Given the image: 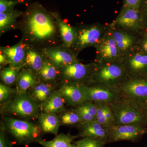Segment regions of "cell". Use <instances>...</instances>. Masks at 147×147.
I'll use <instances>...</instances> for the list:
<instances>
[{"label":"cell","instance_id":"836d02e7","mask_svg":"<svg viewBox=\"0 0 147 147\" xmlns=\"http://www.w3.org/2000/svg\"><path fill=\"white\" fill-rule=\"evenodd\" d=\"M142 0H124V7L139 9Z\"/></svg>","mask_w":147,"mask_h":147},{"label":"cell","instance_id":"7a4b0ae2","mask_svg":"<svg viewBox=\"0 0 147 147\" xmlns=\"http://www.w3.org/2000/svg\"><path fill=\"white\" fill-rule=\"evenodd\" d=\"M110 105L115 117L116 125L147 126V113L144 104L122 96Z\"/></svg>","mask_w":147,"mask_h":147},{"label":"cell","instance_id":"d6986e66","mask_svg":"<svg viewBox=\"0 0 147 147\" xmlns=\"http://www.w3.org/2000/svg\"><path fill=\"white\" fill-rule=\"evenodd\" d=\"M36 74L28 68L23 67L18 74L16 82L17 94L26 92L37 82Z\"/></svg>","mask_w":147,"mask_h":147},{"label":"cell","instance_id":"d6a6232c","mask_svg":"<svg viewBox=\"0 0 147 147\" xmlns=\"http://www.w3.org/2000/svg\"><path fill=\"white\" fill-rule=\"evenodd\" d=\"M12 90L8 86L1 83L0 84V101L1 103L4 102L10 97Z\"/></svg>","mask_w":147,"mask_h":147},{"label":"cell","instance_id":"cb8c5ba5","mask_svg":"<svg viewBox=\"0 0 147 147\" xmlns=\"http://www.w3.org/2000/svg\"><path fill=\"white\" fill-rule=\"evenodd\" d=\"M64 100L59 91H55L45 102L41 104L43 113L56 114L65 110Z\"/></svg>","mask_w":147,"mask_h":147},{"label":"cell","instance_id":"ab89813d","mask_svg":"<svg viewBox=\"0 0 147 147\" xmlns=\"http://www.w3.org/2000/svg\"><path fill=\"white\" fill-rule=\"evenodd\" d=\"M72 147H78L75 144H73V146Z\"/></svg>","mask_w":147,"mask_h":147},{"label":"cell","instance_id":"2e32d148","mask_svg":"<svg viewBox=\"0 0 147 147\" xmlns=\"http://www.w3.org/2000/svg\"><path fill=\"white\" fill-rule=\"evenodd\" d=\"M55 16L63 45L70 49L73 45L76 36V30L66 23L58 12H53Z\"/></svg>","mask_w":147,"mask_h":147},{"label":"cell","instance_id":"e0dca14e","mask_svg":"<svg viewBox=\"0 0 147 147\" xmlns=\"http://www.w3.org/2000/svg\"><path fill=\"white\" fill-rule=\"evenodd\" d=\"M102 63L118 62L119 50L112 36H108L101 42L99 48Z\"/></svg>","mask_w":147,"mask_h":147},{"label":"cell","instance_id":"60d3db41","mask_svg":"<svg viewBox=\"0 0 147 147\" xmlns=\"http://www.w3.org/2000/svg\"></svg>","mask_w":147,"mask_h":147},{"label":"cell","instance_id":"9c48e42d","mask_svg":"<svg viewBox=\"0 0 147 147\" xmlns=\"http://www.w3.org/2000/svg\"><path fill=\"white\" fill-rule=\"evenodd\" d=\"M146 133V126L138 125H115L110 128L109 141L134 142Z\"/></svg>","mask_w":147,"mask_h":147},{"label":"cell","instance_id":"e575fe53","mask_svg":"<svg viewBox=\"0 0 147 147\" xmlns=\"http://www.w3.org/2000/svg\"><path fill=\"white\" fill-rule=\"evenodd\" d=\"M0 147H7L5 135L3 130L0 132Z\"/></svg>","mask_w":147,"mask_h":147},{"label":"cell","instance_id":"5bb4252c","mask_svg":"<svg viewBox=\"0 0 147 147\" xmlns=\"http://www.w3.org/2000/svg\"><path fill=\"white\" fill-rule=\"evenodd\" d=\"M100 35L101 32L97 27L91 26L82 29L76 33V39L72 46L74 45L76 49L82 50L96 43Z\"/></svg>","mask_w":147,"mask_h":147},{"label":"cell","instance_id":"4fadbf2b","mask_svg":"<svg viewBox=\"0 0 147 147\" xmlns=\"http://www.w3.org/2000/svg\"><path fill=\"white\" fill-rule=\"evenodd\" d=\"M77 127L80 137L98 139L106 142L109 141L110 128L103 126L96 120L84 122Z\"/></svg>","mask_w":147,"mask_h":147},{"label":"cell","instance_id":"6da1fadb","mask_svg":"<svg viewBox=\"0 0 147 147\" xmlns=\"http://www.w3.org/2000/svg\"><path fill=\"white\" fill-rule=\"evenodd\" d=\"M18 23L21 39L29 46L42 50L61 42L53 12L37 3L29 5Z\"/></svg>","mask_w":147,"mask_h":147},{"label":"cell","instance_id":"7402d4cb","mask_svg":"<svg viewBox=\"0 0 147 147\" xmlns=\"http://www.w3.org/2000/svg\"><path fill=\"white\" fill-rule=\"evenodd\" d=\"M139 18L140 12L139 9L124 7L117 18L116 23L124 28H133L139 23Z\"/></svg>","mask_w":147,"mask_h":147},{"label":"cell","instance_id":"7c38bea8","mask_svg":"<svg viewBox=\"0 0 147 147\" xmlns=\"http://www.w3.org/2000/svg\"><path fill=\"white\" fill-rule=\"evenodd\" d=\"M29 46L22 39L16 45L1 47V53L5 55L8 64L13 67H24L27 50Z\"/></svg>","mask_w":147,"mask_h":147},{"label":"cell","instance_id":"9a60e30c","mask_svg":"<svg viewBox=\"0 0 147 147\" xmlns=\"http://www.w3.org/2000/svg\"><path fill=\"white\" fill-rule=\"evenodd\" d=\"M122 65L128 76L140 77L147 70V55L137 53Z\"/></svg>","mask_w":147,"mask_h":147},{"label":"cell","instance_id":"d4e9b609","mask_svg":"<svg viewBox=\"0 0 147 147\" xmlns=\"http://www.w3.org/2000/svg\"><path fill=\"white\" fill-rule=\"evenodd\" d=\"M36 75L40 82L53 83L60 77V70L45 57L42 67Z\"/></svg>","mask_w":147,"mask_h":147},{"label":"cell","instance_id":"ba28073f","mask_svg":"<svg viewBox=\"0 0 147 147\" xmlns=\"http://www.w3.org/2000/svg\"><path fill=\"white\" fill-rule=\"evenodd\" d=\"M122 96L140 103L147 101V80L127 76L118 85Z\"/></svg>","mask_w":147,"mask_h":147},{"label":"cell","instance_id":"277c9868","mask_svg":"<svg viewBox=\"0 0 147 147\" xmlns=\"http://www.w3.org/2000/svg\"><path fill=\"white\" fill-rule=\"evenodd\" d=\"M39 108L37 103L27 92L17 94L13 100L7 102L4 106L6 113L25 119L38 117Z\"/></svg>","mask_w":147,"mask_h":147},{"label":"cell","instance_id":"5b68a950","mask_svg":"<svg viewBox=\"0 0 147 147\" xmlns=\"http://www.w3.org/2000/svg\"><path fill=\"white\" fill-rule=\"evenodd\" d=\"M6 128L14 138L21 143H29L39 137L40 127L30 122L6 117L4 120Z\"/></svg>","mask_w":147,"mask_h":147},{"label":"cell","instance_id":"83f0119b","mask_svg":"<svg viewBox=\"0 0 147 147\" xmlns=\"http://www.w3.org/2000/svg\"><path fill=\"white\" fill-rule=\"evenodd\" d=\"M24 67H13L9 66L1 71V79L5 85L10 86L16 82L19 71Z\"/></svg>","mask_w":147,"mask_h":147},{"label":"cell","instance_id":"3957f363","mask_svg":"<svg viewBox=\"0 0 147 147\" xmlns=\"http://www.w3.org/2000/svg\"><path fill=\"white\" fill-rule=\"evenodd\" d=\"M128 76L122 64L102 63L96 64L90 84H101L117 86Z\"/></svg>","mask_w":147,"mask_h":147},{"label":"cell","instance_id":"4316f807","mask_svg":"<svg viewBox=\"0 0 147 147\" xmlns=\"http://www.w3.org/2000/svg\"><path fill=\"white\" fill-rule=\"evenodd\" d=\"M75 138L69 134H61L57 135L53 140L49 141L40 140L38 143L43 147H72V142Z\"/></svg>","mask_w":147,"mask_h":147},{"label":"cell","instance_id":"f546056e","mask_svg":"<svg viewBox=\"0 0 147 147\" xmlns=\"http://www.w3.org/2000/svg\"><path fill=\"white\" fill-rule=\"evenodd\" d=\"M61 123L64 125L78 126L83 122L81 116L74 110L73 111L65 112L59 118Z\"/></svg>","mask_w":147,"mask_h":147},{"label":"cell","instance_id":"8992f818","mask_svg":"<svg viewBox=\"0 0 147 147\" xmlns=\"http://www.w3.org/2000/svg\"><path fill=\"white\" fill-rule=\"evenodd\" d=\"M95 64H84L79 62L60 69V78L63 83L87 84L89 83Z\"/></svg>","mask_w":147,"mask_h":147},{"label":"cell","instance_id":"8d00e7d4","mask_svg":"<svg viewBox=\"0 0 147 147\" xmlns=\"http://www.w3.org/2000/svg\"><path fill=\"white\" fill-rule=\"evenodd\" d=\"M143 48L146 52H147V39L145 40L143 44Z\"/></svg>","mask_w":147,"mask_h":147},{"label":"cell","instance_id":"4dcf8cb0","mask_svg":"<svg viewBox=\"0 0 147 147\" xmlns=\"http://www.w3.org/2000/svg\"><path fill=\"white\" fill-rule=\"evenodd\" d=\"M106 142L90 138H84L78 140L74 144L78 147H103Z\"/></svg>","mask_w":147,"mask_h":147},{"label":"cell","instance_id":"1f68e13d","mask_svg":"<svg viewBox=\"0 0 147 147\" xmlns=\"http://www.w3.org/2000/svg\"><path fill=\"white\" fill-rule=\"evenodd\" d=\"M28 0H0V13L14 9L15 6L25 3Z\"/></svg>","mask_w":147,"mask_h":147},{"label":"cell","instance_id":"f1b7e54d","mask_svg":"<svg viewBox=\"0 0 147 147\" xmlns=\"http://www.w3.org/2000/svg\"><path fill=\"white\" fill-rule=\"evenodd\" d=\"M113 36L119 51H126L131 47L133 44L132 38L121 32H115Z\"/></svg>","mask_w":147,"mask_h":147},{"label":"cell","instance_id":"8fae6325","mask_svg":"<svg viewBox=\"0 0 147 147\" xmlns=\"http://www.w3.org/2000/svg\"><path fill=\"white\" fill-rule=\"evenodd\" d=\"M67 105L76 107L87 101L84 84L63 83L58 90Z\"/></svg>","mask_w":147,"mask_h":147},{"label":"cell","instance_id":"ac0fdd59","mask_svg":"<svg viewBox=\"0 0 147 147\" xmlns=\"http://www.w3.org/2000/svg\"><path fill=\"white\" fill-rule=\"evenodd\" d=\"M54 89L53 83L39 81L30 89L29 94L37 103L40 102L42 104L53 94L55 91Z\"/></svg>","mask_w":147,"mask_h":147},{"label":"cell","instance_id":"603a6c76","mask_svg":"<svg viewBox=\"0 0 147 147\" xmlns=\"http://www.w3.org/2000/svg\"><path fill=\"white\" fill-rule=\"evenodd\" d=\"M24 11L14 9L5 13H0L1 36L9 31L17 28V19L21 17Z\"/></svg>","mask_w":147,"mask_h":147},{"label":"cell","instance_id":"484cf974","mask_svg":"<svg viewBox=\"0 0 147 147\" xmlns=\"http://www.w3.org/2000/svg\"><path fill=\"white\" fill-rule=\"evenodd\" d=\"M74 110L79 113L83 122L96 120L97 107L94 102L86 101L76 107Z\"/></svg>","mask_w":147,"mask_h":147},{"label":"cell","instance_id":"74e56055","mask_svg":"<svg viewBox=\"0 0 147 147\" xmlns=\"http://www.w3.org/2000/svg\"><path fill=\"white\" fill-rule=\"evenodd\" d=\"M144 107L145 110H146V112L147 113V101L144 103Z\"/></svg>","mask_w":147,"mask_h":147},{"label":"cell","instance_id":"30bf717a","mask_svg":"<svg viewBox=\"0 0 147 147\" xmlns=\"http://www.w3.org/2000/svg\"><path fill=\"white\" fill-rule=\"evenodd\" d=\"M69 50L61 44L46 47L41 50L46 58L60 69L79 62L76 56Z\"/></svg>","mask_w":147,"mask_h":147},{"label":"cell","instance_id":"52a82bcc","mask_svg":"<svg viewBox=\"0 0 147 147\" xmlns=\"http://www.w3.org/2000/svg\"><path fill=\"white\" fill-rule=\"evenodd\" d=\"M87 101L110 104L122 97L117 86L101 84H84Z\"/></svg>","mask_w":147,"mask_h":147},{"label":"cell","instance_id":"d590c367","mask_svg":"<svg viewBox=\"0 0 147 147\" xmlns=\"http://www.w3.org/2000/svg\"><path fill=\"white\" fill-rule=\"evenodd\" d=\"M0 64L1 66L8 64V61L6 57L4 54L2 53H1L0 54Z\"/></svg>","mask_w":147,"mask_h":147},{"label":"cell","instance_id":"ffe728a7","mask_svg":"<svg viewBox=\"0 0 147 147\" xmlns=\"http://www.w3.org/2000/svg\"><path fill=\"white\" fill-rule=\"evenodd\" d=\"M38 118V125L42 131L55 135L58 134L61 122L56 114L42 112Z\"/></svg>","mask_w":147,"mask_h":147},{"label":"cell","instance_id":"44dd1931","mask_svg":"<svg viewBox=\"0 0 147 147\" xmlns=\"http://www.w3.org/2000/svg\"><path fill=\"white\" fill-rule=\"evenodd\" d=\"M45 58L42 50L29 46L27 51L24 67L36 74L42 67Z\"/></svg>","mask_w":147,"mask_h":147},{"label":"cell","instance_id":"f35d334b","mask_svg":"<svg viewBox=\"0 0 147 147\" xmlns=\"http://www.w3.org/2000/svg\"><path fill=\"white\" fill-rule=\"evenodd\" d=\"M145 3H146V6L147 9V0H145Z\"/></svg>","mask_w":147,"mask_h":147}]
</instances>
